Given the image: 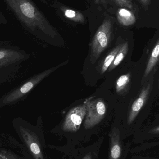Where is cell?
Returning a JSON list of instances; mask_svg holds the SVG:
<instances>
[{
    "mask_svg": "<svg viewBox=\"0 0 159 159\" xmlns=\"http://www.w3.org/2000/svg\"><path fill=\"white\" fill-rule=\"evenodd\" d=\"M92 156L90 154H88V155H86L84 158L82 159H91Z\"/></svg>",
    "mask_w": 159,
    "mask_h": 159,
    "instance_id": "cell-21",
    "label": "cell"
},
{
    "mask_svg": "<svg viewBox=\"0 0 159 159\" xmlns=\"http://www.w3.org/2000/svg\"><path fill=\"white\" fill-rule=\"evenodd\" d=\"M0 159H20L15 153L4 148L0 149Z\"/></svg>",
    "mask_w": 159,
    "mask_h": 159,
    "instance_id": "cell-16",
    "label": "cell"
},
{
    "mask_svg": "<svg viewBox=\"0 0 159 159\" xmlns=\"http://www.w3.org/2000/svg\"></svg>",
    "mask_w": 159,
    "mask_h": 159,
    "instance_id": "cell-23",
    "label": "cell"
},
{
    "mask_svg": "<svg viewBox=\"0 0 159 159\" xmlns=\"http://www.w3.org/2000/svg\"><path fill=\"white\" fill-rule=\"evenodd\" d=\"M159 61V38L155 47L152 50L151 55L149 57L148 62L147 64L146 68L144 74L143 78L148 76L151 71L154 69L155 66L157 64Z\"/></svg>",
    "mask_w": 159,
    "mask_h": 159,
    "instance_id": "cell-11",
    "label": "cell"
},
{
    "mask_svg": "<svg viewBox=\"0 0 159 159\" xmlns=\"http://www.w3.org/2000/svg\"><path fill=\"white\" fill-rule=\"evenodd\" d=\"M87 113L84 122L86 129L93 128L99 124L106 113V107L104 101L98 98L89 100L86 103Z\"/></svg>",
    "mask_w": 159,
    "mask_h": 159,
    "instance_id": "cell-6",
    "label": "cell"
},
{
    "mask_svg": "<svg viewBox=\"0 0 159 159\" xmlns=\"http://www.w3.org/2000/svg\"><path fill=\"white\" fill-rule=\"evenodd\" d=\"M113 1L119 6L127 8L129 10L133 9V4L131 0H113Z\"/></svg>",
    "mask_w": 159,
    "mask_h": 159,
    "instance_id": "cell-17",
    "label": "cell"
},
{
    "mask_svg": "<svg viewBox=\"0 0 159 159\" xmlns=\"http://www.w3.org/2000/svg\"><path fill=\"white\" fill-rule=\"evenodd\" d=\"M140 2L143 6H147L149 4L151 0H140Z\"/></svg>",
    "mask_w": 159,
    "mask_h": 159,
    "instance_id": "cell-18",
    "label": "cell"
},
{
    "mask_svg": "<svg viewBox=\"0 0 159 159\" xmlns=\"http://www.w3.org/2000/svg\"><path fill=\"white\" fill-rule=\"evenodd\" d=\"M30 58L25 51L9 44L0 43V85L14 79Z\"/></svg>",
    "mask_w": 159,
    "mask_h": 159,
    "instance_id": "cell-2",
    "label": "cell"
},
{
    "mask_svg": "<svg viewBox=\"0 0 159 159\" xmlns=\"http://www.w3.org/2000/svg\"><path fill=\"white\" fill-rule=\"evenodd\" d=\"M61 11L67 18L75 22L83 23L85 22V17L83 14L78 11L66 7H62Z\"/></svg>",
    "mask_w": 159,
    "mask_h": 159,
    "instance_id": "cell-13",
    "label": "cell"
},
{
    "mask_svg": "<svg viewBox=\"0 0 159 159\" xmlns=\"http://www.w3.org/2000/svg\"><path fill=\"white\" fill-rule=\"evenodd\" d=\"M150 132L153 134H159V126L151 130Z\"/></svg>",
    "mask_w": 159,
    "mask_h": 159,
    "instance_id": "cell-19",
    "label": "cell"
},
{
    "mask_svg": "<svg viewBox=\"0 0 159 159\" xmlns=\"http://www.w3.org/2000/svg\"><path fill=\"white\" fill-rule=\"evenodd\" d=\"M122 45V44H120L116 46L106 57L102 63V67H101V72L102 74L108 70V68L115 60L117 54L118 53Z\"/></svg>",
    "mask_w": 159,
    "mask_h": 159,
    "instance_id": "cell-12",
    "label": "cell"
},
{
    "mask_svg": "<svg viewBox=\"0 0 159 159\" xmlns=\"http://www.w3.org/2000/svg\"><path fill=\"white\" fill-rule=\"evenodd\" d=\"M87 113L86 104H81L72 108L67 114L62 125L65 132H75L80 128Z\"/></svg>",
    "mask_w": 159,
    "mask_h": 159,
    "instance_id": "cell-7",
    "label": "cell"
},
{
    "mask_svg": "<svg viewBox=\"0 0 159 159\" xmlns=\"http://www.w3.org/2000/svg\"><path fill=\"white\" fill-rule=\"evenodd\" d=\"M150 84H149L144 87L138 98L133 103L128 116V124H131L134 121L145 104L150 93Z\"/></svg>",
    "mask_w": 159,
    "mask_h": 159,
    "instance_id": "cell-8",
    "label": "cell"
},
{
    "mask_svg": "<svg viewBox=\"0 0 159 159\" xmlns=\"http://www.w3.org/2000/svg\"><path fill=\"white\" fill-rule=\"evenodd\" d=\"M13 128L33 159H44L42 146L36 133L20 117L14 119Z\"/></svg>",
    "mask_w": 159,
    "mask_h": 159,
    "instance_id": "cell-4",
    "label": "cell"
},
{
    "mask_svg": "<svg viewBox=\"0 0 159 159\" xmlns=\"http://www.w3.org/2000/svg\"><path fill=\"white\" fill-rule=\"evenodd\" d=\"M68 62V60L66 61L56 67L36 75L18 87L14 88L0 98V108L13 105L22 101L41 81L61 66L67 64Z\"/></svg>",
    "mask_w": 159,
    "mask_h": 159,
    "instance_id": "cell-3",
    "label": "cell"
},
{
    "mask_svg": "<svg viewBox=\"0 0 159 159\" xmlns=\"http://www.w3.org/2000/svg\"><path fill=\"white\" fill-rule=\"evenodd\" d=\"M117 18L120 24L122 26H129L136 22V18L132 11L124 7H121L118 10Z\"/></svg>",
    "mask_w": 159,
    "mask_h": 159,
    "instance_id": "cell-10",
    "label": "cell"
},
{
    "mask_svg": "<svg viewBox=\"0 0 159 159\" xmlns=\"http://www.w3.org/2000/svg\"><path fill=\"white\" fill-rule=\"evenodd\" d=\"M23 24L30 30L38 29L52 37L57 35L54 28L30 0H6Z\"/></svg>",
    "mask_w": 159,
    "mask_h": 159,
    "instance_id": "cell-1",
    "label": "cell"
},
{
    "mask_svg": "<svg viewBox=\"0 0 159 159\" xmlns=\"http://www.w3.org/2000/svg\"><path fill=\"white\" fill-rule=\"evenodd\" d=\"M113 24L109 19H105L98 28L91 43V62L95 63L108 47L113 32Z\"/></svg>",
    "mask_w": 159,
    "mask_h": 159,
    "instance_id": "cell-5",
    "label": "cell"
},
{
    "mask_svg": "<svg viewBox=\"0 0 159 159\" xmlns=\"http://www.w3.org/2000/svg\"><path fill=\"white\" fill-rule=\"evenodd\" d=\"M0 117H1V116H0Z\"/></svg>",
    "mask_w": 159,
    "mask_h": 159,
    "instance_id": "cell-22",
    "label": "cell"
},
{
    "mask_svg": "<svg viewBox=\"0 0 159 159\" xmlns=\"http://www.w3.org/2000/svg\"><path fill=\"white\" fill-rule=\"evenodd\" d=\"M128 50H129V43L128 42H126L122 43V46L119 51L118 53L117 54L115 60L108 68L109 71L114 70L120 64V62L122 61L127 55Z\"/></svg>",
    "mask_w": 159,
    "mask_h": 159,
    "instance_id": "cell-14",
    "label": "cell"
},
{
    "mask_svg": "<svg viewBox=\"0 0 159 159\" xmlns=\"http://www.w3.org/2000/svg\"><path fill=\"white\" fill-rule=\"evenodd\" d=\"M110 147L108 159H120L121 153L120 134L118 128L114 127L109 133Z\"/></svg>",
    "mask_w": 159,
    "mask_h": 159,
    "instance_id": "cell-9",
    "label": "cell"
},
{
    "mask_svg": "<svg viewBox=\"0 0 159 159\" xmlns=\"http://www.w3.org/2000/svg\"><path fill=\"white\" fill-rule=\"evenodd\" d=\"M107 0H95V3L96 4H106Z\"/></svg>",
    "mask_w": 159,
    "mask_h": 159,
    "instance_id": "cell-20",
    "label": "cell"
},
{
    "mask_svg": "<svg viewBox=\"0 0 159 159\" xmlns=\"http://www.w3.org/2000/svg\"><path fill=\"white\" fill-rule=\"evenodd\" d=\"M131 80V74H126L120 76L117 80L116 84V92L121 93L124 92L129 86Z\"/></svg>",
    "mask_w": 159,
    "mask_h": 159,
    "instance_id": "cell-15",
    "label": "cell"
}]
</instances>
